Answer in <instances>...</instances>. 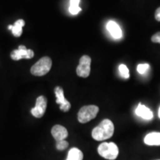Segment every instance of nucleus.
Returning a JSON list of instances; mask_svg holds the SVG:
<instances>
[{"label": "nucleus", "instance_id": "nucleus-1", "mask_svg": "<svg viewBox=\"0 0 160 160\" xmlns=\"http://www.w3.org/2000/svg\"><path fill=\"white\" fill-rule=\"evenodd\" d=\"M114 133V125L110 119L102 120L92 131V137L97 141H104L108 139Z\"/></svg>", "mask_w": 160, "mask_h": 160}, {"label": "nucleus", "instance_id": "nucleus-2", "mask_svg": "<svg viewBox=\"0 0 160 160\" xmlns=\"http://www.w3.org/2000/svg\"><path fill=\"white\" fill-rule=\"evenodd\" d=\"M98 153L108 160H114L119 155V148L113 142H102L98 147Z\"/></svg>", "mask_w": 160, "mask_h": 160}, {"label": "nucleus", "instance_id": "nucleus-3", "mask_svg": "<svg viewBox=\"0 0 160 160\" xmlns=\"http://www.w3.org/2000/svg\"><path fill=\"white\" fill-rule=\"evenodd\" d=\"M52 66V60L48 57H44L41 58L37 62L32 66L31 73L33 75L37 77H42L47 74L50 71Z\"/></svg>", "mask_w": 160, "mask_h": 160}, {"label": "nucleus", "instance_id": "nucleus-4", "mask_svg": "<svg viewBox=\"0 0 160 160\" xmlns=\"http://www.w3.org/2000/svg\"><path fill=\"white\" fill-rule=\"evenodd\" d=\"M99 109L97 105H85L79 110L78 120L80 123H87L97 117Z\"/></svg>", "mask_w": 160, "mask_h": 160}, {"label": "nucleus", "instance_id": "nucleus-5", "mask_svg": "<svg viewBox=\"0 0 160 160\" xmlns=\"http://www.w3.org/2000/svg\"><path fill=\"white\" fill-rule=\"evenodd\" d=\"M91 59L89 56H82L79 59V64L77 68V74L80 77H89L91 73Z\"/></svg>", "mask_w": 160, "mask_h": 160}, {"label": "nucleus", "instance_id": "nucleus-6", "mask_svg": "<svg viewBox=\"0 0 160 160\" xmlns=\"http://www.w3.org/2000/svg\"><path fill=\"white\" fill-rule=\"evenodd\" d=\"M46 108H47V99L43 96H40L37 99L36 105L31 109V113L33 117L41 118L45 114Z\"/></svg>", "mask_w": 160, "mask_h": 160}, {"label": "nucleus", "instance_id": "nucleus-7", "mask_svg": "<svg viewBox=\"0 0 160 160\" xmlns=\"http://www.w3.org/2000/svg\"><path fill=\"white\" fill-rule=\"evenodd\" d=\"M34 56L32 50H28L25 45H20L17 50H14L11 53V57L13 60L18 61L22 59H31Z\"/></svg>", "mask_w": 160, "mask_h": 160}, {"label": "nucleus", "instance_id": "nucleus-8", "mask_svg": "<svg viewBox=\"0 0 160 160\" xmlns=\"http://www.w3.org/2000/svg\"><path fill=\"white\" fill-rule=\"evenodd\" d=\"M56 97H57V100H56V102L59 104L60 105V110L64 112L68 111L70 108H71V103L68 101L67 99L65 98L64 96V91L63 89L61 87L58 86L54 90Z\"/></svg>", "mask_w": 160, "mask_h": 160}, {"label": "nucleus", "instance_id": "nucleus-9", "mask_svg": "<svg viewBox=\"0 0 160 160\" xmlns=\"http://www.w3.org/2000/svg\"><path fill=\"white\" fill-rule=\"evenodd\" d=\"M51 134L57 142L62 141V140H65L68 137V133L67 129L63 126L57 125L53 126L51 129Z\"/></svg>", "mask_w": 160, "mask_h": 160}, {"label": "nucleus", "instance_id": "nucleus-10", "mask_svg": "<svg viewBox=\"0 0 160 160\" xmlns=\"http://www.w3.org/2000/svg\"><path fill=\"white\" fill-rule=\"evenodd\" d=\"M135 113L138 117L145 120H151L153 117V113L151 111V109L141 103L138 105L137 108H136Z\"/></svg>", "mask_w": 160, "mask_h": 160}, {"label": "nucleus", "instance_id": "nucleus-11", "mask_svg": "<svg viewBox=\"0 0 160 160\" xmlns=\"http://www.w3.org/2000/svg\"><path fill=\"white\" fill-rule=\"evenodd\" d=\"M106 28L109 32L110 34L111 35V37L114 39H120L122 36L121 28H120L119 25L114 21H109L106 25Z\"/></svg>", "mask_w": 160, "mask_h": 160}, {"label": "nucleus", "instance_id": "nucleus-12", "mask_svg": "<svg viewBox=\"0 0 160 160\" xmlns=\"http://www.w3.org/2000/svg\"><path fill=\"white\" fill-rule=\"evenodd\" d=\"M144 142L150 146H160V133L152 132L145 136Z\"/></svg>", "mask_w": 160, "mask_h": 160}, {"label": "nucleus", "instance_id": "nucleus-13", "mask_svg": "<svg viewBox=\"0 0 160 160\" xmlns=\"http://www.w3.org/2000/svg\"><path fill=\"white\" fill-rule=\"evenodd\" d=\"M25 25V21L23 19H19L15 22L13 25H9L8 29L12 31L13 35L16 37H19L22 33V28Z\"/></svg>", "mask_w": 160, "mask_h": 160}, {"label": "nucleus", "instance_id": "nucleus-14", "mask_svg": "<svg viewBox=\"0 0 160 160\" xmlns=\"http://www.w3.org/2000/svg\"><path fill=\"white\" fill-rule=\"evenodd\" d=\"M83 153L79 149L73 148L68 151L66 160H82Z\"/></svg>", "mask_w": 160, "mask_h": 160}, {"label": "nucleus", "instance_id": "nucleus-15", "mask_svg": "<svg viewBox=\"0 0 160 160\" xmlns=\"http://www.w3.org/2000/svg\"><path fill=\"white\" fill-rule=\"evenodd\" d=\"M80 0H71L70 1L69 11L72 15H77L81 11L79 7Z\"/></svg>", "mask_w": 160, "mask_h": 160}, {"label": "nucleus", "instance_id": "nucleus-16", "mask_svg": "<svg viewBox=\"0 0 160 160\" xmlns=\"http://www.w3.org/2000/svg\"><path fill=\"white\" fill-rule=\"evenodd\" d=\"M119 71L122 77L125 78V79H128L130 77V74H129L128 68L127 66L125 65H123V64H122V65H119Z\"/></svg>", "mask_w": 160, "mask_h": 160}, {"label": "nucleus", "instance_id": "nucleus-17", "mask_svg": "<svg viewBox=\"0 0 160 160\" xmlns=\"http://www.w3.org/2000/svg\"><path fill=\"white\" fill-rule=\"evenodd\" d=\"M68 142L66 140H62V141L57 142L56 147H57V149L59 150V151H64V150L68 147Z\"/></svg>", "mask_w": 160, "mask_h": 160}, {"label": "nucleus", "instance_id": "nucleus-18", "mask_svg": "<svg viewBox=\"0 0 160 160\" xmlns=\"http://www.w3.org/2000/svg\"><path fill=\"white\" fill-rule=\"evenodd\" d=\"M150 65L148 63H145V64H139L137 66V71L138 73H140V74H144L149 69Z\"/></svg>", "mask_w": 160, "mask_h": 160}, {"label": "nucleus", "instance_id": "nucleus-19", "mask_svg": "<svg viewBox=\"0 0 160 160\" xmlns=\"http://www.w3.org/2000/svg\"><path fill=\"white\" fill-rule=\"evenodd\" d=\"M151 41L154 43H160V32H158L152 36Z\"/></svg>", "mask_w": 160, "mask_h": 160}, {"label": "nucleus", "instance_id": "nucleus-20", "mask_svg": "<svg viewBox=\"0 0 160 160\" xmlns=\"http://www.w3.org/2000/svg\"><path fill=\"white\" fill-rule=\"evenodd\" d=\"M155 19L157 20L158 22H160V7L159 8L157 9L155 12Z\"/></svg>", "mask_w": 160, "mask_h": 160}, {"label": "nucleus", "instance_id": "nucleus-21", "mask_svg": "<svg viewBox=\"0 0 160 160\" xmlns=\"http://www.w3.org/2000/svg\"><path fill=\"white\" fill-rule=\"evenodd\" d=\"M158 115H159V119H160V107H159V112H158Z\"/></svg>", "mask_w": 160, "mask_h": 160}, {"label": "nucleus", "instance_id": "nucleus-22", "mask_svg": "<svg viewBox=\"0 0 160 160\" xmlns=\"http://www.w3.org/2000/svg\"><path fill=\"white\" fill-rule=\"evenodd\" d=\"M159 160H160V159H159Z\"/></svg>", "mask_w": 160, "mask_h": 160}]
</instances>
